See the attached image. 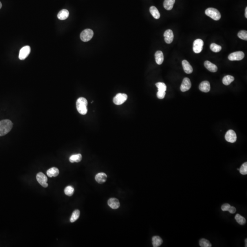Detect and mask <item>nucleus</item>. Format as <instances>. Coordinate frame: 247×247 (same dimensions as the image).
Here are the masks:
<instances>
[{
    "instance_id": "obj_4",
    "label": "nucleus",
    "mask_w": 247,
    "mask_h": 247,
    "mask_svg": "<svg viewBox=\"0 0 247 247\" xmlns=\"http://www.w3.org/2000/svg\"><path fill=\"white\" fill-rule=\"evenodd\" d=\"M94 32L91 29H86L83 31L80 34V38L83 42L90 41L94 36Z\"/></svg>"
},
{
    "instance_id": "obj_13",
    "label": "nucleus",
    "mask_w": 247,
    "mask_h": 247,
    "mask_svg": "<svg viewBox=\"0 0 247 247\" xmlns=\"http://www.w3.org/2000/svg\"><path fill=\"white\" fill-rule=\"evenodd\" d=\"M108 204L109 206L113 209H117L120 206V203L119 200L115 198H110L108 202Z\"/></svg>"
},
{
    "instance_id": "obj_10",
    "label": "nucleus",
    "mask_w": 247,
    "mask_h": 247,
    "mask_svg": "<svg viewBox=\"0 0 247 247\" xmlns=\"http://www.w3.org/2000/svg\"><path fill=\"white\" fill-rule=\"evenodd\" d=\"M31 48L29 46H25L20 50L19 54V59L24 60L27 57L30 52Z\"/></svg>"
},
{
    "instance_id": "obj_14",
    "label": "nucleus",
    "mask_w": 247,
    "mask_h": 247,
    "mask_svg": "<svg viewBox=\"0 0 247 247\" xmlns=\"http://www.w3.org/2000/svg\"><path fill=\"white\" fill-rule=\"evenodd\" d=\"M210 84L208 81L202 82L199 85V89L204 93H208L210 91Z\"/></svg>"
},
{
    "instance_id": "obj_25",
    "label": "nucleus",
    "mask_w": 247,
    "mask_h": 247,
    "mask_svg": "<svg viewBox=\"0 0 247 247\" xmlns=\"http://www.w3.org/2000/svg\"><path fill=\"white\" fill-rule=\"evenodd\" d=\"M234 77L233 76L231 75L226 76L223 77V79H222V83L225 85L228 86V85L231 84L232 82L234 81Z\"/></svg>"
},
{
    "instance_id": "obj_9",
    "label": "nucleus",
    "mask_w": 247,
    "mask_h": 247,
    "mask_svg": "<svg viewBox=\"0 0 247 247\" xmlns=\"http://www.w3.org/2000/svg\"><path fill=\"white\" fill-rule=\"evenodd\" d=\"M226 140L230 143H234L237 140V135L235 132L232 130H230L226 132L225 136Z\"/></svg>"
},
{
    "instance_id": "obj_18",
    "label": "nucleus",
    "mask_w": 247,
    "mask_h": 247,
    "mask_svg": "<svg viewBox=\"0 0 247 247\" xmlns=\"http://www.w3.org/2000/svg\"><path fill=\"white\" fill-rule=\"evenodd\" d=\"M155 58L156 63L158 65H161L164 61V56L162 51H157L155 54Z\"/></svg>"
},
{
    "instance_id": "obj_17",
    "label": "nucleus",
    "mask_w": 247,
    "mask_h": 247,
    "mask_svg": "<svg viewBox=\"0 0 247 247\" xmlns=\"http://www.w3.org/2000/svg\"><path fill=\"white\" fill-rule=\"evenodd\" d=\"M107 176L104 173H99L95 176V180L98 183L102 184L106 182L107 180Z\"/></svg>"
},
{
    "instance_id": "obj_39",
    "label": "nucleus",
    "mask_w": 247,
    "mask_h": 247,
    "mask_svg": "<svg viewBox=\"0 0 247 247\" xmlns=\"http://www.w3.org/2000/svg\"><path fill=\"white\" fill-rule=\"evenodd\" d=\"M1 7H2V4H1V2H0V9L1 8Z\"/></svg>"
},
{
    "instance_id": "obj_23",
    "label": "nucleus",
    "mask_w": 247,
    "mask_h": 247,
    "mask_svg": "<svg viewBox=\"0 0 247 247\" xmlns=\"http://www.w3.org/2000/svg\"><path fill=\"white\" fill-rule=\"evenodd\" d=\"M150 12L151 15L155 19H159L160 17V14L157 8L154 6H151L150 8Z\"/></svg>"
},
{
    "instance_id": "obj_34",
    "label": "nucleus",
    "mask_w": 247,
    "mask_h": 247,
    "mask_svg": "<svg viewBox=\"0 0 247 247\" xmlns=\"http://www.w3.org/2000/svg\"><path fill=\"white\" fill-rule=\"evenodd\" d=\"M165 92L159 91H158L157 96L159 99H163L165 96Z\"/></svg>"
},
{
    "instance_id": "obj_19",
    "label": "nucleus",
    "mask_w": 247,
    "mask_h": 247,
    "mask_svg": "<svg viewBox=\"0 0 247 247\" xmlns=\"http://www.w3.org/2000/svg\"><path fill=\"white\" fill-rule=\"evenodd\" d=\"M69 15V12L67 9H63L58 13L57 17L61 20H64L67 19Z\"/></svg>"
},
{
    "instance_id": "obj_30",
    "label": "nucleus",
    "mask_w": 247,
    "mask_h": 247,
    "mask_svg": "<svg viewBox=\"0 0 247 247\" xmlns=\"http://www.w3.org/2000/svg\"><path fill=\"white\" fill-rule=\"evenodd\" d=\"M210 49L214 52H219L222 50V47L217 44L212 43L211 45Z\"/></svg>"
},
{
    "instance_id": "obj_12",
    "label": "nucleus",
    "mask_w": 247,
    "mask_h": 247,
    "mask_svg": "<svg viewBox=\"0 0 247 247\" xmlns=\"http://www.w3.org/2000/svg\"><path fill=\"white\" fill-rule=\"evenodd\" d=\"M164 40L167 44H171L173 39V34L172 30H167L164 33Z\"/></svg>"
},
{
    "instance_id": "obj_26",
    "label": "nucleus",
    "mask_w": 247,
    "mask_h": 247,
    "mask_svg": "<svg viewBox=\"0 0 247 247\" xmlns=\"http://www.w3.org/2000/svg\"><path fill=\"white\" fill-rule=\"evenodd\" d=\"M235 219L236 221H237V222L239 224L243 225L245 224V223H246V221L245 218L243 217V216H241V215H240L238 214L236 215V216L235 217Z\"/></svg>"
},
{
    "instance_id": "obj_11",
    "label": "nucleus",
    "mask_w": 247,
    "mask_h": 247,
    "mask_svg": "<svg viewBox=\"0 0 247 247\" xmlns=\"http://www.w3.org/2000/svg\"><path fill=\"white\" fill-rule=\"evenodd\" d=\"M191 87V80L187 77H185L183 79L182 84L180 86V90L183 92L187 91Z\"/></svg>"
},
{
    "instance_id": "obj_6",
    "label": "nucleus",
    "mask_w": 247,
    "mask_h": 247,
    "mask_svg": "<svg viewBox=\"0 0 247 247\" xmlns=\"http://www.w3.org/2000/svg\"><path fill=\"white\" fill-rule=\"evenodd\" d=\"M204 45L203 41L201 39H196L193 43V51L195 53L199 54L202 52Z\"/></svg>"
},
{
    "instance_id": "obj_37",
    "label": "nucleus",
    "mask_w": 247,
    "mask_h": 247,
    "mask_svg": "<svg viewBox=\"0 0 247 247\" xmlns=\"http://www.w3.org/2000/svg\"><path fill=\"white\" fill-rule=\"evenodd\" d=\"M245 17H246V19H247V7H246V8H245Z\"/></svg>"
},
{
    "instance_id": "obj_33",
    "label": "nucleus",
    "mask_w": 247,
    "mask_h": 247,
    "mask_svg": "<svg viewBox=\"0 0 247 247\" xmlns=\"http://www.w3.org/2000/svg\"><path fill=\"white\" fill-rule=\"evenodd\" d=\"M237 36L241 39L247 41V32L246 30H241L239 32Z\"/></svg>"
},
{
    "instance_id": "obj_16",
    "label": "nucleus",
    "mask_w": 247,
    "mask_h": 247,
    "mask_svg": "<svg viewBox=\"0 0 247 247\" xmlns=\"http://www.w3.org/2000/svg\"><path fill=\"white\" fill-rule=\"evenodd\" d=\"M204 65H205V67L211 72H216L217 71V65L211 63L210 61H205Z\"/></svg>"
},
{
    "instance_id": "obj_35",
    "label": "nucleus",
    "mask_w": 247,
    "mask_h": 247,
    "mask_svg": "<svg viewBox=\"0 0 247 247\" xmlns=\"http://www.w3.org/2000/svg\"><path fill=\"white\" fill-rule=\"evenodd\" d=\"M230 207H231V205H230L228 204H225L222 206L221 209L223 211H228Z\"/></svg>"
},
{
    "instance_id": "obj_24",
    "label": "nucleus",
    "mask_w": 247,
    "mask_h": 247,
    "mask_svg": "<svg viewBox=\"0 0 247 247\" xmlns=\"http://www.w3.org/2000/svg\"><path fill=\"white\" fill-rule=\"evenodd\" d=\"M82 159V156L81 154L73 155L70 157L69 161L72 163L73 162H79L81 161Z\"/></svg>"
},
{
    "instance_id": "obj_21",
    "label": "nucleus",
    "mask_w": 247,
    "mask_h": 247,
    "mask_svg": "<svg viewBox=\"0 0 247 247\" xmlns=\"http://www.w3.org/2000/svg\"><path fill=\"white\" fill-rule=\"evenodd\" d=\"M175 2V0H165L163 3L164 8L166 10H171L173 8Z\"/></svg>"
},
{
    "instance_id": "obj_20",
    "label": "nucleus",
    "mask_w": 247,
    "mask_h": 247,
    "mask_svg": "<svg viewBox=\"0 0 247 247\" xmlns=\"http://www.w3.org/2000/svg\"><path fill=\"white\" fill-rule=\"evenodd\" d=\"M59 174V170L56 167H53L48 169L47 171V174L50 177H56Z\"/></svg>"
},
{
    "instance_id": "obj_38",
    "label": "nucleus",
    "mask_w": 247,
    "mask_h": 247,
    "mask_svg": "<svg viewBox=\"0 0 247 247\" xmlns=\"http://www.w3.org/2000/svg\"><path fill=\"white\" fill-rule=\"evenodd\" d=\"M245 247H247V239H246L245 240Z\"/></svg>"
},
{
    "instance_id": "obj_8",
    "label": "nucleus",
    "mask_w": 247,
    "mask_h": 247,
    "mask_svg": "<svg viewBox=\"0 0 247 247\" xmlns=\"http://www.w3.org/2000/svg\"><path fill=\"white\" fill-rule=\"evenodd\" d=\"M244 57V54L242 51H237L232 53L229 55L228 58L231 61H241L243 60Z\"/></svg>"
},
{
    "instance_id": "obj_29",
    "label": "nucleus",
    "mask_w": 247,
    "mask_h": 247,
    "mask_svg": "<svg viewBox=\"0 0 247 247\" xmlns=\"http://www.w3.org/2000/svg\"><path fill=\"white\" fill-rule=\"evenodd\" d=\"M64 192L65 195L67 196H72L74 193V189L72 186H68L65 189Z\"/></svg>"
},
{
    "instance_id": "obj_3",
    "label": "nucleus",
    "mask_w": 247,
    "mask_h": 247,
    "mask_svg": "<svg viewBox=\"0 0 247 247\" xmlns=\"http://www.w3.org/2000/svg\"><path fill=\"white\" fill-rule=\"evenodd\" d=\"M205 13L207 16L216 21L219 20L221 18L219 11L214 8H208L205 11Z\"/></svg>"
},
{
    "instance_id": "obj_2",
    "label": "nucleus",
    "mask_w": 247,
    "mask_h": 247,
    "mask_svg": "<svg viewBox=\"0 0 247 247\" xmlns=\"http://www.w3.org/2000/svg\"><path fill=\"white\" fill-rule=\"evenodd\" d=\"M87 100L83 97L78 98L76 101V107L77 111L80 114L85 115L87 113Z\"/></svg>"
},
{
    "instance_id": "obj_1",
    "label": "nucleus",
    "mask_w": 247,
    "mask_h": 247,
    "mask_svg": "<svg viewBox=\"0 0 247 247\" xmlns=\"http://www.w3.org/2000/svg\"><path fill=\"white\" fill-rule=\"evenodd\" d=\"M13 126L12 122L9 120H3L0 121V136L7 135L11 131Z\"/></svg>"
},
{
    "instance_id": "obj_5",
    "label": "nucleus",
    "mask_w": 247,
    "mask_h": 247,
    "mask_svg": "<svg viewBox=\"0 0 247 247\" xmlns=\"http://www.w3.org/2000/svg\"><path fill=\"white\" fill-rule=\"evenodd\" d=\"M127 98L128 96L126 94L119 93L114 98L113 102L115 105H120L124 103Z\"/></svg>"
},
{
    "instance_id": "obj_32",
    "label": "nucleus",
    "mask_w": 247,
    "mask_h": 247,
    "mask_svg": "<svg viewBox=\"0 0 247 247\" xmlns=\"http://www.w3.org/2000/svg\"><path fill=\"white\" fill-rule=\"evenodd\" d=\"M241 174L243 175H246L247 174V162H245L243 163L239 169Z\"/></svg>"
},
{
    "instance_id": "obj_22",
    "label": "nucleus",
    "mask_w": 247,
    "mask_h": 247,
    "mask_svg": "<svg viewBox=\"0 0 247 247\" xmlns=\"http://www.w3.org/2000/svg\"><path fill=\"white\" fill-rule=\"evenodd\" d=\"M162 240L160 237L154 236L152 238V244L154 247H159L162 243Z\"/></svg>"
},
{
    "instance_id": "obj_15",
    "label": "nucleus",
    "mask_w": 247,
    "mask_h": 247,
    "mask_svg": "<svg viewBox=\"0 0 247 247\" xmlns=\"http://www.w3.org/2000/svg\"><path fill=\"white\" fill-rule=\"evenodd\" d=\"M182 63L183 69L185 73L187 74H191L193 72V68L187 61L183 60Z\"/></svg>"
},
{
    "instance_id": "obj_36",
    "label": "nucleus",
    "mask_w": 247,
    "mask_h": 247,
    "mask_svg": "<svg viewBox=\"0 0 247 247\" xmlns=\"http://www.w3.org/2000/svg\"><path fill=\"white\" fill-rule=\"evenodd\" d=\"M231 214H234L235 213L236 211V208L234 207V206H231V207H230L228 211Z\"/></svg>"
},
{
    "instance_id": "obj_28",
    "label": "nucleus",
    "mask_w": 247,
    "mask_h": 247,
    "mask_svg": "<svg viewBox=\"0 0 247 247\" xmlns=\"http://www.w3.org/2000/svg\"><path fill=\"white\" fill-rule=\"evenodd\" d=\"M199 244L202 247H211L212 246L210 241L205 238H202L200 240Z\"/></svg>"
},
{
    "instance_id": "obj_31",
    "label": "nucleus",
    "mask_w": 247,
    "mask_h": 247,
    "mask_svg": "<svg viewBox=\"0 0 247 247\" xmlns=\"http://www.w3.org/2000/svg\"><path fill=\"white\" fill-rule=\"evenodd\" d=\"M156 86L158 88V91H159L165 92L167 90V86L164 83H157Z\"/></svg>"
},
{
    "instance_id": "obj_7",
    "label": "nucleus",
    "mask_w": 247,
    "mask_h": 247,
    "mask_svg": "<svg viewBox=\"0 0 247 247\" xmlns=\"http://www.w3.org/2000/svg\"><path fill=\"white\" fill-rule=\"evenodd\" d=\"M36 179H37V181L43 187L47 188L48 187V184L47 183L48 179L47 177L42 172H39L37 174Z\"/></svg>"
},
{
    "instance_id": "obj_27",
    "label": "nucleus",
    "mask_w": 247,
    "mask_h": 247,
    "mask_svg": "<svg viewBox=\"0 0 247 247\" xmlns=\"http://www.w3.org/2000/svg\"><path fill=\"white\" fill-rule=\"evenodd\" d=\"M80 212L78 210H76L73 211L72 215L71 216L70 222H74L76 221L79 217Z\"/></svg>"
}]
</instances>
